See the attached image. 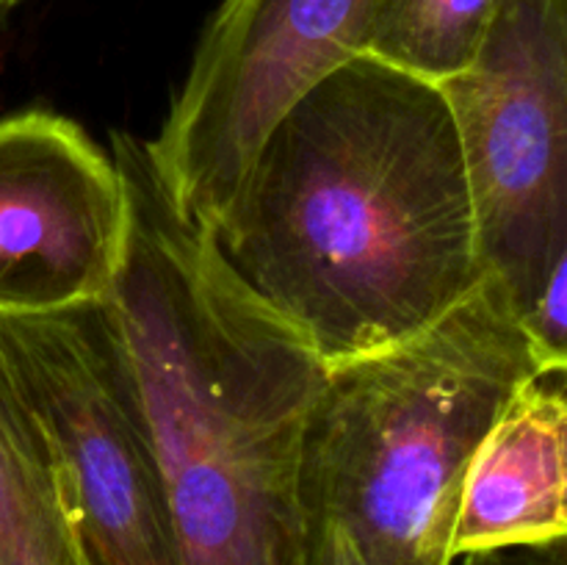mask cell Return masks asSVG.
<instances>
[{"label":"cell","mask_w":567,"mask_h":565,"mask_svg":"<svg viewBox=\"0 0 567 565\" xmlns=\"http://www.w3.org/2000/svg\"><path fill=\"white\" fill-rule=\"evenodd\" d=\"M210 233L324 366L415 336L485 277L446 97L371 55L288 105Z\"/></svg>","instance_id":"6da1fadb"},{"label":"cell","mask_w":567,"mask_h":565,"mask_svg":"<svg viewBox=\"0 0 567 565\" xmlns=\"http://www.w3.org/2000/svg\"><path fill=\"white\" fill-rule=\"evenodd\" d=\"M452 565H567V537L463 554Z\"/></svg>","instance_id":"8fae6325"},{"label":"cell","mask_w":567,"mask_h":565,"mask_svg":"<svg viewBox=\"0 0 567 565\" xmlns=\"http://www.w3.org/2000/svg\"><path fill=\"white\" fill-rule=\"evenodd\" d=\"M540 374L513 297L487 271L435 325L324 366L299 460L305 530L341 532L365 565H452L471 458Z\"/></svg>","instance_id":"3957f363"},{"label":"cell","mask_w":567,"mask_h":565,"mask_svg":"<svg viewBox=\"0 0 567 565\" xmlns=\"http://www.w3.org/2000/svg\"><path fill=\"white\" fill-rule=\"evenodd\" d=\"M308 565H365L352 543L336 530L308 532Z\"/></svg>","instance_id":"7c38bea8"},{"label":"cell","mask_w":567,"mask_h":565,"mask_svg":"<svg viewBox=\"0 0 567 565\" xmlns=\"http://www.w3.org/2000/svg\"><path fill=\"white\" fill-rule=\"evenodd\" d=\"M374 0H221L153 138L183 216L214 225L260 142L316 81L363 53Z\"/></svg>","instance_id":"8992f818"},{"label":"cell","mask_w":567,"mask_h":565,"mask_svg":"<svg viewBox=\"0 0 567 565\" xmlns=\"http://www.w3.org/2000/svg\"><path fill=\"white\" fill-rule=\"evenodd\" d=\"M496 0H374L360 55L443 83L474 59Z\"/></svg>","instance_id":"30bf717a"},{"label":"cell","mask_w":567,"mask_h":565,"mask_svg":"<svg viewBox=\"0 0 567 565\" xmlns=\"http://www.w3.org/2000/svg\"><path fill=\"white\" fill-rule=\"evenodd\" d=\"M0 349L48 441L78 565H181L158 458L109 302L0 316Z\"/></svg>","instance_id":"5b68a950"},{"label":"cell","mask_w":567,"mask_h":565,"mask_svg":"<svg viewBox=\"0 0 567 565\" xmlns=\"http://www.w3.org/2000/svg\"><path fill=\"white\" fill-rule=\"evenodd\" d=\"M0 565H78L37 413L0 349Z\"/></svg>","instance_id":"9c48e42d"},{"label":"cell","mask_w":567,"mask_h":565,"mask_svg":"<svg viewBox=\"0 0 567 565\" xmlns=\"http://www.w3.org/2000/svg\"><path fill=\"white\" fill-rule=\"evenodd\" d=\"M565 371L515 391L471 458L452 557L567 537Z\"/></svg>","instance_id":"ba28073f"},{"label":"cell","mask_w":567,"mask_h":565,"mask_svg":"<svg viewBox=\"0 0 567 565\" xmlns=\"http://www.w3.org/2000/svg\"><path fill=\"white\" fill-rule=\"evenodd\" d=\"M22 0H0V14H6V11H11L14 6H20Z\"/></svg>","instance_id":"4fadbf2b"},{"label":"cell","mask_w":567,"mask_h":565,"mask_svg":"<svg viewBox=\"0 0 567 565\" xmlns=\"http://www.w3.org/2000/svg\"><path fill=\"white\" fill-rule=\"evenodd\" d=\"M127 242L114 155L78 122L31 109L0 120V316L103 302Z\"/></svg>","instance_id":"52a82bcc"},{"label":"cell","mask_w":567,"mask_h":565,"mask_svg":"<svg viewBox=\"0 0 567 565\" xmlns=\"http://www.w3.org/2000/svg\"><path fill=\"white\" fill-rule=\"evenodd\" d=\"M437 89L463 144L482 266L524 321L567 286V0H496L471 64Z\"/></svg>","instance_id":"277c9868"},{"label":"cell","mask_w":567,"mask_h":565,"mask_svg":"<svg viewBox=\"0 0 567 565\" xmlns=\"http://www.w3.org/2000/svg\"><path fill=\"white\" fill-rule=\"evenodd\" d=\"M127 242L111 286L181 565H308L299 460L324 363L208 225L172 205L144 138L111 131Z\"/></svg>","instance_id":"7a4b0ae2"}]
</instances>
